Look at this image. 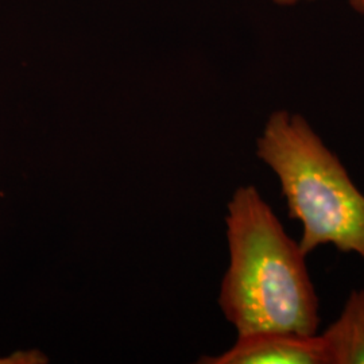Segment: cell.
<instances>
[{
  "mask_svg": "<svg viewBox=\"0 0 364 364\" xmlns=\"http://www.w3.org/2000/svg\"><path fill=\"white\" fill-rule=\"evenodd\" d=\"M46 362L48 358L36 350L16 351L9 356L0 358V364H41Z\"/></svg>",
  "mask_w": 364,
  "mask_h": 364,
  "instance_id": "5",
  "label": "cell"
},
{
  "mask_svg": "<svg viewBox=\"0 0 364 364\" xmlns=\"http://www.w3.org/2000/svg\"><path fill=\"white\" fill-rule=\"evenodd\" d=\"M321 336L329 364H364V289L352 291Z\"/></svg>",
  "mask_w": 364,
  "mask_h": 364,
  "instance_id": "4",
  "label": "cell"
},
{
  "mask_svg": "<svg viewBox=\"0 0 364 364\" xmlns=\"http://www.w3.org/2000/svg\"><path fill=\"white\" fill-rule=\"evenodd\" d=\"M278 4H282V6H291V4H296L299 1H304V0H275ZM351 1V6L358 11V13L364 14V0H350Z\"/></svg>",
  "mask_w": 364,
  "mask_h": 364,
  "instance_id": "6",
  "label": "cell"
},
{
  "mask_svg": "<svg viewBox=\"0 0 364 364\" xmlns=\"http://www.w3.org/2000/svg\"><path fill=\"white\" fill-rule=\"evenodd\" d=\"M204 364H329L321 335L269 331L237 336L234 346L218 356H204Z\"/></svg>",
  "mask_w": 364,
  "mask_h": 364,
  "instance_id": "3",
  "label": "cell"
},
{
  "mask_svg": "<svg viewBox=\"0 0 364 364\" xmlns=\"http://www.w3.org/2000/svg\"><path fill=\"white\" fill-rule=\"evenodd\" d=\"M257 156L278 178L289 216L301 223L305 255L331 245L364 259V195L305 117L272 114Z\"/></svg>",
  "mask_w": 364,
  "mask_h": 364,
  "instance_id": "2",
  "label": "cell"
},
{
  "mask_svg": "<svg viewBox=\"0 0 364 364\" xmlns=\"http://www.w3.org/2000/svg\"><path fill=\"white\" fill-rule=\"evenodd\" d=\"M225 227L230 264L219 305L237 336L269 331L316 335L320 302L306 255L255 186L235 191Z\"/></svg>",
  "mask_w": 364,
  "mask_h": 364,
  "instance_id": "1",
  "label": "cell"
}]
</instances>
